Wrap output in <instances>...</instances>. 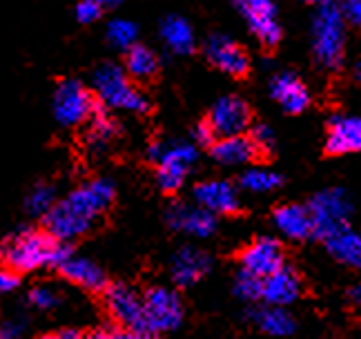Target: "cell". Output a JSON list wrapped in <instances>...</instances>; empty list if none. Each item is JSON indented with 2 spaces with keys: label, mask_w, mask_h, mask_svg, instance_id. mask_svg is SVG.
I'll return each instance as SVG.
<instances>
[{
  "label": "cell",
  "mask_w": 361,
  "mask_h": 339,
  "mask_svg": "<svg viewBox=\"0 0 361 339\" xmlns=\"http://www.w3.org/2000/svg\"><path fill=\"white\" fill-rule=\"evenodd\" d=\"M114 183L109 179H94L76 188L45 215V230L59 242H72L87 234L103 212L114 203Z\"/></svg>",
  "instance_id": "cell-1"
},
{
  "label": "cell",
  "mask_w": 361,
  "mask_h": 339,
  "mask_svg": "<svg viewBox=\"0 0 361 339\" xmlns=\"http://www.w3.org/2000/svg\"><path fill=\"white\" fill-rule=\"evenodd\" d=\"M272 221L283 237L293 239V242H305V239L314 237V219L310 206L299 203H286L274 210Z\"/></svg>",
  "instance_id": "cell-16"
},
{
  "label": "cell",
  "mask_w": 361,
  "mask_h": 339,
  "mask_svg": "<svg viewBox=\"0 0 361 339\" xmlns=\"http://www.w3.org/2000/svg\"><path fill=\"white\" fill-rule=\"evenodd\" d=\"M305 3H310V5H324V3H328V0H305Z\"/></svg>",
  "instance_id": "cell-43"
},
{
  "label": "cell",
  "mask_w": 361,
  "mask_h": 339,
  "mask_svg": "<svg viewBox=\"0 0 361 339\" xmlns=\"http://www.w3.org/2000/svg\"><path fill=\"white\" fill-rule=\"evenodd\" d=\"M203 52L207 56V61H210L216 69H221V72H226L228 76L241 78L247 74V69H250L247 54L232 38H228L224 34H214L205 40Z\"/></svg>",
  "instance_id": "cell-13"
},
{
  "label": "cell",
  "mask_w": 361,
  "mask_h": 339,
  "mask_svg": "<svg viewBox=\"0 0 361 339\" xmlns=\"http://www.w3.org/2000/svg\"><path fill=\"white\" fill-rule=\"evenodd\" d=\"M239 183H241V188H245L250 192H270L276 186H281V177L270 172V170L252 167V170H247V172L241 174Z\"/></svg>",
  "instance_id": "cell-28"
},
{
  "label": "cell",
  "mask_w": 361,
  "mask_h": 339,
  "mask_svg": "<svg viewBox=\"0 0 361 339\" xmlns=\"http://www.w3.org/2000/svg\"><path fill=\"white\" fill-rule=\"evenodd\" d=\"M114 339H154L149 333H136V331H125L121 328L118 333H114Z\"/></svg>",
  "instance_id": "cell-38"
},
{
  "label": "cell",
  "mask_w": 361,
  "mask_h": 339,
  "mask_svg": "<svg viewBox=\"0 0 361 339\" xmlns=\"http://www.w3.org/2000/svg\"><path fill=\"white\" fill-rule=\"evenodd\" d=\"M96 3H101L103 7H116L123 3V0H96Z\"/></svg>",
  "instance_id": "cell-42"
},
{
  "label": "cell",
  "mask_w": 361,
  "mask_h": 339,
  "mask_svg": "<svg viewBox=\"0 0 361 339\" xmlns=\"http://www.w3.org/2000/svg\"><path fill=\"white\" fill-rule=\"evenodd\" d=\"M72 254L74 248L69 246V242H59L47 230H36V228H23L3 244L5 268L18 275L32 273L47 266L59 268Z\"/></svg>",
  "instance_id": "cell-2"
},
{
  "label": "cell",
  "mask_w": 361,
  "mask_h": 339,
  "mask_svg": "<svg viewBox=\"0 0 361 339\" xmlns=\"http://www.w3.org/2000/svg\"><path fill=\"white\" fill-rule=\"evenodd\" d=\"M92 85L96 96L101 98L105 107H116L125 112H147L149 103L145 94L138 92L128 78V69L116 63H103L96 67L92 76Z\"/></svg>",
  "instance_id": "cell-4"
},
{
  "label": "cell",
  "mask_w": 361,
  "mask_h": 339,
  "mask_svg": "<svg viewBox=\"0 0 361 339\" xmlns=\"http://www.w3.org/2000/svg\"><path fill=\"white\" fill-rule=\"evenodd\" d=\"M143 302H145V313H147L152 335L168 333L180 326L185 315V306L176 290L152 286L143 292Z\"/></svg>",
  "instance_id": "cell-8"
},
{
  "label": "cell",
  "mask_w": 361,
  "mask_h": 339,
  "mask_svg": "<svg viewBox=\"0 0 361 339\" xmlns=\"http://www.w3.org/2000/svg\"><path fill=\"white\" fill-rule=\"evenodd\" d=\"M56 192H54L51 186H45V183H40V186H36L30 196H27V201H25V210L30 212V215L34 217H45L47 212L56 206Z\"/></svg>",
  "instance_id": "cell-30"
},
{
  "label": "cell",
  "mask_w": 361,
  "mask_h": 339,
  "mask_svg": "<svg viewBox=\"0 0 361 339\" xmlns=\"http://www.w3.org/2000/svg\"><path fill=\"white\" fill-rule=\"evenodd\" d=\"M194 201L197 206L214 212V215H237L241 212L239 194L234 190L232 183L228 181H203L199 186H194Z\"/></svg>",
  "instance_id": "cell-15"
},
{
  "label": "cell",
  "mask_w": 361,
  "mask_h": 339,
  "mask_svg": "<svg viewBox=\"0 0 361 339\" xmlns=\"http://www.w3.org/2000/svg\"><path fill=\"white\" fill-rule=\"evenodd\" d=\"M114 134H116L114 121L109 119V114L103 107L96 105L94 112H92V117L87 119V143H90V148L105 150L109 143H112Z\"/></svg>",
  "instance_id": "cell-27"
},
{
  "label": "cell",
  "mask_w": 361,
  "mask_h": 339,
  "mask_svg": "<svg viewBox=\"0 0 361 339\" xmlns=\"http://www.w3.org/2000/svg\"><path fill=\"white\" fill-rule=\"evenodd\" d=\"M328 154H348L361 150V117H335L328 125Z\"/></svg>",
  "instance_id": "cell-21"
},
{
  "label": "cell",
  "mask_w": 361,
  "mask_h": 339,
  "mask_svg": "<svg viewBox=\"0 0 361 339\" xmlns=\"http://www.w3.org/2000/svg\"><path fill=\"white\" fill-rule=\"evenodd\" d=\"M207 123L214 130L216 138L245 134L250 127V107L239 96H221L210 107Z\"/></svg>",
  "instance_id": "cell-10"
},
{
  "label": "cell",
  "mask_w": 361,
  "mask_h": 339,
  "mask_svg": "<svg viewBox=\"0 0 361 339\" xmlns=\"http://www.w3.org/2000/svg\"><path fill=\"white\" fill-rule=\"evenodd\" d=\"M210 150H212V157L221 165H245L255 157H259V150L255 145L252 136H245V134L219 138Z\"/></svg>",
  "instance_id": "cell-23"
},
{
  "label": "cell",
  "mask_w": 361,
  "mask_h": 339,
  "mask_svg": "<svg viewBox=\"0 0 361 339\" xmlns=\"http://www.w3.org/2000/svg\"><path fill=\"white\" fill-rule=\"evenodd\" d=\"M192 136H194V143L201 145V148H212L216 141H219L216 134H214V130H212L207 121H203V123H199L197 127H194Z\"/></svg>",
  "instance_id": "cell-35"
},
{
  "label": "cell",
  "mask_w": 361,
  "mask_h": 339,
  "mask_svg": "<svg viewBox=\"0 0 361 339\" xmlns=\"http://www.w3.org/2000/svg\"><path fill=\"white\" fill-rule=\"evenodd\" d=\"M345 13L339 3L328 0L312 16V54L324 69H339L345 56Z\"/></svg>",
  "instance_id": "cell-3"
},
{
  "label": "cell",
  "mask_w": 361,
  "mask_h": 339,
  "mask_svg": "<svg viewBox=\"0 0 361 339\" xmlns=\"http://www.w3.org/2000/svg\"><path fill=\"white\" fill-rule=\"evenodd\" d=\"M30 302L36 308H40V310H49V308H54V306L59 304V297H56V292H51L49 288H34L32 295H30Z\"/></svg>",
  "instance_id": "cell-34"
},
{
  "label": "cell",
  "mask_w": 361,
  "mask_h": 339,
  "mask_svg": "<svg viewBox=\"0 0 361 339\" xmlns=\"http://www.w3.org/2000/svg\"><path fill=\"white\" fill-rule=\"evenodd\" d=\"M250 136H252L259 154H270L272 152V148H274V132L270 130L268 125H257Z\"/></svg>",
  "instance_id": "cell-32"
},
{
  "label": "cell",
  "mask_w": 361,
  "mask_h": 339,
  "mask_svg": "<svg viewBox=\"0 0 361 339\" xmlns=\"http://www.w3.org/2000/svg\"><path fill=\"white\" fill-rule=\"evenodd\" d=\"M212 259L210 254L199 248H180L172 259V279L178 288H188L199 284V281L210 273Z\"/></svg>",
  "instance_id": "cell-17"
},
{
  "label": "cell",
  "mask_w": 361,
  "mask_h": 339,
  "mask_svg": "<svg viewBox=\"0 0 361 339\" xmlns=\"http://www.w3.org/2000/svg\"><path fill=\"white\" fill-rule=\"evenodd\" d=\"M234 295L247 304L261 302L263 299V279L252 273H247V270H239L237 279H234Z\"/></svg>",
  "instance_id": "cell-31"
},
{
  "label": "cell",
  "mask_w": 361,
  "mask_h": 339,
  "mask_svg": "<svg viewBox=\"0 0 361 339\" xmlns=\"http://www.w3.org/2000/svg\"><path fill=\"white\" fill-rule=\"evenodd\" d=\"M314 219V237L326 242L335 232L348 228V217L353 212V201L341 188L322 190L308 203Z\"/></svg>",
  "instance_id": "cell-6"
},
{
  "label": "cell",
  "mask_w": 361,
  "mask_h": 339,
  "mask_svg": "<svg viewBox=\"0 0 361 339\" xmlns=\"http://www.w3.org/2000/svg\"><path fill=\"white\" fill-rule=\"evenodd\" d=\"M355 74H357V78L361 81V61L357 63V69H355Z\"/></svg>",
  "instance_id": "cell-44"
},
{
  "label": "cell",
  "mask_w": 361,
  "mask_h": 339,
  "mask_svg": "<svg viewBox=\"0 0 361 339\" xmlns=\"http://www.w3.org/2000/svg\"><path fill=\"white\" fill-rule=\"evenodd\" d=\"M237 7L259 42L274 47L281 40V25L276 20L274 0H237Z\"/></svg>",
  "instance_id": "cell-12"
},
{
  "label": "cell",
  "mask_w": 361,
  "mask_h": 339,
  "mask_svg": "<svg viewBox=\"0 0 361 339\" xmlns=\"http://www.w3.org/2000/svg\"><path fill=\"white\" fill-rule=\"evenodd\" d=\"M270 94L288 114H299L310 103V92L303 81L290 72H279L270 81Z\"/></svg>",
  "instance_id": "cell-19"
},
{
  "label": "cell",
  "mask_w": 361,
  "mask_h": 339,
  "mask_svg": "<svg viewBox=\"0 0 361 339\" xmlns=\"http://www.w3.org/2000/svg\"><path fill=\"white\" fill-rule=\"evenodd\" d=\"M80 339H114V333H107V331H90V333H82Z\"/></svg>",
  "instance_id": "cell-40"
},
{
  "label": "cell",
  "mask_w": 361,
  "mask_h": 339,
  "mask_svg": "<svg viewBox=\"0 0 361 339\" xmlns=\"http://www.w3.org/2000/svg\"><path fill=\"white\" fill-rule=\"evenodd\" d=\"M168 219L170 228L185 232L190 237L205 239L216 230V215L201 206H185V203H174L168 208Z\"/></svg>",
  "instance_id": "cell-14"
},
{
  "label": "cell",
  "mask_w": 361,
  "mask_h": 339,
  "mask_svg": "<svg viewBox=\"0 0 361 339\" xmlns=\"http://www.w3.org/2000/svg\"><path fill=\"white\" fill-rule=\"evenodd\" d=\"M161 38L174 54H190L194 49V32L180 16H168L161 23Z\"/></svg>",
  "instance_id": "cell-25"
},
{
  "label": "cell",
  "mask_w": 361,
  "mask_h": 339,
  "mask_svg": "<svg viewBox=\"0 0 361 339\" xmlns=\"http://www.w3.org/2000/svg\"><path fill=\"white\" fill-rule=\"evenodd\" d=\"M18 284H20V275L9 270V268H3V275H0V288H3V292L13 290Z\"/></svg>",
  "instance_id": "cell-37"
},
{
  "label": "cell",
  "mask_w": 361,
  "mask_h": 339,
  "mask_svg": "<svg viewBox=\"0 0 361 339\" xmlns=\"http://www.w3.org/2000/svg\"><path fill=\"white\" fill-rule=\"evenodd\" d=\"M301 277L293 266H283L270 277L263 279V302L270 306H288L299 299Z\"/></svg>",
  "instance_id": "cell-18"
},
{
  "label": "cell",
  "mask_w": 361,
  "mask_h": 339,
  "mask_svg": "<svg viewBox=\"0 0 361 339\" xmlns=\"http://www.w3.org/2000/svg\"><path fill=\"white\" fill-rule=\"evenodd\" d=\"M239 263L241 270H247L261 279H266L286 266V252L276 239L261 237L239 252Z\"/></svg>",
  "instance_id": "cell-11"
},
{
  "label": "cell",
  "mask_w": 361,
  "mask_h": 339,
  "mask_svg": "<svg viewBox=\"0 0 361 339\" xmlns=\"http://www.w3.org/2000/svg\"><path fill=\"white\" fill-rule=\"evenodd\" d=\"M324 244L337 261H341L348 268H355V270H361V234L359 232L343 228L332 237H328Z\"/></svg>",
  "instance_id": "cell-24"
},
{
  "label": "cell",
  "mask_w": 361,
  "mask_h": 339,
  "mask_svg": "<svg viewBox=\"0 0 361 339\" xmlns=\"http://www.w3.org/2000/svg\"><path fill=\"white\" fill-rule=\"evenodd\" d=\"M147 159L152 163H157V183L163 192H176L183 186L188 170L197 161V145L194 143H183V141H176V143H152L147 150Z\"/></svg>",
  "instance_id": "cell-5"
},
{
  "label": "cell",
  "mask_w": 361,
  "mask_h": 339,
  "mask_svg": "<svg viewBox=\"0 0 361 339\" xmlns=\"http://www.w3.org/2000/svg\"><path fill=\"white\" fill-rule=\"evenodd\" d=\"M51 107L54 117L61 125H78L92 117L96 103L90 90H85V85L74 78H67L56 85Z\"/></svg>",
  "instance_id": "cell-9"
},
{
  "label": "cell",
  "mask_w": 361,
  "mask_h": 339,
  "mask_svg": "<svg viewBox=\"0 0 361 339\" xmlns=\"http://www.w3.org/2000/svg\"><path fill=\"white\" fill-rule=\"evenodd\" d=\"M56 270L67 279L72 281V284L85 288L90 292H96V295H103L107 290V277L103 273V268H99L94 261L90 259H82V257H76V254H72V257H67Z\"/></svg>",
  "instance_id": "cell-20"
},
{
  "label": "cell",
  "mask_w": 361,
  "mask_h": 339,
  "mask_svg": "<svg viewBox=\"0 0 361 339\" xmlns=\"http://www.w3.org/2000/svg\"><path fill=\"white\" fill-rule=\"evenodd\" d=\"M247 319L266 335L288 337L295 333V319L286 313L283 306H252L247 310Z\"/></svg>",
  "instance_id": "cell-22"
},
{
  "label": "cell",
  "mask_w": 361,
  "mask_h": 339,
  "mask_svg": "<svg viewBox=\"0 0 361 339\" xmlns=\"http://www.w3.org/2000/svg\"><path fill=\"white\" fill-rule=\"evenodd\" d=\"M82 333L76 331H61V333H54V335H43V337H36V339H80Z\"/></svg>",
  "instance_id": "cell-39"
},
{
  "label": "cell",
  "mask_w": 361,
  "mask_h": 339,
  "mask_svg": "<svg viewBox=\"0 0 361 339\" xmlns=\"http://www.w3.org/2000/svg\"><path fill=\"white\" fill-rule=\"evenodd\" d=\"M348 302L355 306H361V284H357L348 290Z\"/></svg>",
  "instance_id": "cell-41"
},
{
  "label": "cell",
  "mask_w": 361,
  "mask_h": 339,
  "mask_svg": "<svg viewBox=\"0 0 361 339\" xmlns=\"http://www.w3.org/2000/svg\"><path fill=\"white\" fill-rule=\"evenodd\" d=\"M101 11H103V5L96 3V0H80L76 5V18L80 23H94L101 18Z\"/></svg>",
  "instance_id": "cell-33"
},
{
  "label": "cell",
  "mask_w": 361,
  "mask_h": 339,
  "mask_svg": "<svg viewBox=\"0 0 361 339\" xmlns=\"http://www.w3.org/2000/svg\"><path fill=\"white\" fill-rule=\"evenodd\" d=\"M136 38H138V27L132 20L116 18L107 25V40L118 49H130L132 45H136Z\"/></svg>",
  "instance_id": "cell-29"
},
{
  "label": "cell",
  "mask_w": 361,
  "mask_h": 339,
  "mask_svg": "<svg viewBox=\"0 0 361 339\" xmlns=\"http://www.w3.org/2000/svg\"><path fill=\"white\" fill-rule=\"evenodd\" d=\"M103 304H105L107 315L112 317V321H116L121 328L152 335L143 297H138L130 286L109 284L107 290L103 292Z\"/></svg>",
  "instance_id": "cell-7"
},
{
  "label": "cell",
  "mask_w": 361,
  "mask_h": 339,
  "mask_svg": "<svg viewBox=\"0 0 361 339\" xmlns=\"http://www.w3.org/2000/svg\"><path fill=\"white\" fill-rule=\"evenodd\" d=\"M125 69L136 81H149L159 72V56L145 45H132L125 49Z\"/></svg>",
  "instance_id": "cell-26"
},
{
  "label": "cell",
  "mask_w": 361,
  "mask_h": 339,
  "mask_svg": "<svg viewBox=\"0 0 361 339\" xmlns=\"http://www.w3.org/2000/svg\"><path fill=\"white\" fill-rule=\"evenodd\" d=\"M339 5L345 13V20L355 27H361V0H341Z\"/></svg>",
  "instance_id": "cell-36"
}]
</instances>
